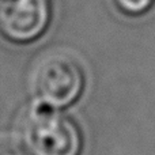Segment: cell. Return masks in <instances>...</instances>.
Returning a JSON list of instances; mask_svg holds the SVG:
<instances>
[{
  "label": "cell",
  "instance_id": "cell-1",
  "mask_svg": "<svg viewBox=\"0 0 155 155\" xmlns=\"http://www.w3.org/2000/svg\"><path fill=\"white\" fill-rule=\"evenodd\" d=\"M22 140L33 155H80L83 136L78 124L61 109L35 102L26 112Z\"/></svg>",
  "mask_w": 155,
  "mask_h": 155
},
{
  "label": "cell",
  "instance_id": "cell-2",
  "mask_svg": "<svg viewBox=\"0 0 155 155\" xmlns=\"http://www.w3.org/2000/svg\"><path fill=\"white\" fill-rule=\"evenodd\" d=\"M86 78L80 63L65 53L49 54L38 63L33 75L35 101L63 109L79 99Z\"/></svg>",
  "mask_w": 155,
  "mask_h": 155
},
{
  "label": "cell",
  "instance_id": "cell-3",
  "mask_svg": "<svg viewBox=\"0 0 155 155\" xmlns=\"http://www.w3.org/2000/svg\"><path fill=\"white\" fill-rule=\"evenodd\" d=\"M51 0H4L0 4V34L14 44H30L48 30Z\"/></svg>",
  "mask_w": 155,
  "mask_h": 155
},
{
  "label": "cell",
  "instance_id": "cell-4",
  "mask_svg": "<svg viewBox=\"0 0 155 155\" xmlns=\"http://www.w3.org/2000/svg\"><path fill=\"white\" fill-rule=\"evenodd\" d=\"M155 0H113L120 12L129 16H139L153 7Z\"/></svg>",
  "mask_w": 155,
  "mask_h": 155
},
{
  "label": "cell",
  "instance_id": "cell-5",
  "mask_svg": "<svg viewBox=\"0 0 155 155\" xmlns=\"http://www.w3.org/2000/svg\"><path fill=\"white\" fill-rule=\"evenodd\" d=\"M0 155H30L27 147L12 136H0Z\"/></svg>",
  "mask_w": 155,
  "mask_h": 155
}]
</instances>
